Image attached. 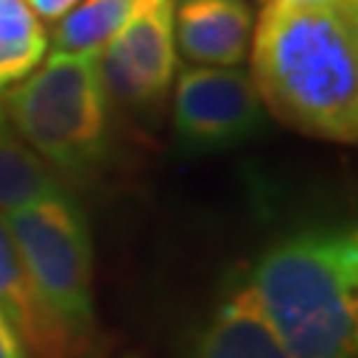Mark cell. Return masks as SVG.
Returning a JSON list of instances; mask_svg holds the SVG:
<instances>
[{
  "instance_id": "1",
  "label": "cell",
  "mask_w": 358,
  "mask_h": 358,
  "mask_svg": "<svg viewBox=\"0 0 358 358\" xmlns=\"http://www.w3.org/2000/svg\"><path fill=\"white\" fill-rule=\"evenodd\" d=\"M263 106L313 138H358V0H266L252 32Z\"/></svg>"
},
{
  "instance_id": "2",
  "label": "cell",
  "mask_w": 358,
  "mask_h": 358,
  "mask_svg": "<svg viewBox=\"0 0 358 358\" xmlns=\"http://www.w3.org/2000/svg\"><path fill=\"white\" fill-rule=\"evenodd\" d=\"M250 292L289 358H356L358 234L316 226L271 244Z\"/></svg>"
},
{
  "instance_id": "3",
  "label": "cell",
  "mask_w": 358,
  "mask_h": 358,
  "mask_svg": "<svg viewBox=\"0 0 358 358\" xmlns=\"http://www.w3.org/2000/svg\"><path fill=\"white\" fill-rule=\"evenodd\" d=\"M109 99L99 53L53 51L3 90V109L45 165L85 176L109 154Z\"/></svg>"
},
{
  "instance_id": "4",
  "label": "cell",
  "mask_w": 358,
  "mask_h": 358,
  "mask_svg": "<svg viewBox=\"0 0 358 358\" xmlns=\"http://www.w3.org/2000/svg\"><path fill=\"white\" fill-rule=\"evenodd\" d=\"M45 313L75 348L93 332V244L64 189L0 213Z\"/></svg>"
},
{
  "instance_id": "5",
  "label": "cell",
  "mask_w": 358,
  "mask_h": 358,
  "mask_svg": "<svg viewBox=\"0 0 358 358\" xmlns=\"http://www.w3.org/2000/svg\"><path fill=\"white\" fill-rule=\"evenodd\" d=\"M266 106L252 77L234 66H189L176 88V141L196 154L223 152L260 133Z\"/></svg>"
},
{
  "instance_id": "6",
  "label": "cell",
  "mask_w": 358,
  "mask_h": 358,
  "mask_svg": "<svg viewBox=\"0 0 358 358\" xmlns=\"http://www.w3.org/2000/svg\"><path fill=\"white\" fill-rule=\"evenodd\" d=\"M176 66L173 0H143L128 24L99 51V72L106 93L133 109L162 103Z\"/></svg>"
},
{
  "instance_id": "7",
  "label": "cell",
  "mask_w": 358,
  "mask_h": 358,
  "mask_svg": "<svg viewBox=\"0 0 358 358\" xmlns=\"http://www.w3.org/2000/svg\"><path fill=\"white\" fill-rule=\"evenodd\" d=\"M252 40L247 0H183L176 13V51L196 66H236Z\"/></svg>"
},
{
  "instance_id": "8",
  "label": "cell",
  "mask_w": 358,
  "mask_h": 358,
  "mask_svg": "<svg viewBox=\"0 0 358 358\" xmlns=\"http://www.w3.org/2000/svg\"><path fill=\"white\" fill-rule=\"evenodd\" d=\"M0 310L38 358H69L72 345L45 313L6 226L0 223Z\"/></svg>"
},
{
  "instance_id": "9",
  "label": "cell",
  "mask_w": 358,
  "mask_h": 358,
  "mask_svg": "<svg viewBox=\"0 0 358 358\" xmlns=\"http://www.w3.org/2000/svg\"><path fill=\"white\" fill-rule=\"evenodd\" d=\"M194 358H289V353L263 319L250 287L242 284L213 313Z\"/></svg>"
},
{
  "instance_id": "10",
  "label": "cell",
  "mask_w": 358,
  "mask_h": 358,
  "mask_svg": "<svg viewBox=\"0 0 358 358\" xmlns=\"http://www.w3.org/2000/svg\"><path fill=\"white\" fill-rule=\"evenodd\" d=\"M62 189L45 162L19 136L0 103V213L24 207Z\"/></svg>"
},
{
  "instance_id": "11",
  "label": "cell",
  "mask_w": 358,
  "mask_h": 358,
  "mask_svg": "<svg viewBox=\"0 0 358 358\" xmlns=\"http://www.w3.org/2000/svg\"><path fill=\"white\" fill-rule=\"evenodd\" d=\"M141 3L143 0H80L53 27V51L99 53L133 19Z\"/></svg>"
},
{
  "instance_id": "12",
  "label": "cell",
  "mask_w": 358,
  "mask_h": 358,
  "mask_svg": "<svg viewBox=\"0 0 358 358\" xmlns=\"http://www.w3.org/2000/svg\"><path fill=\"white\" fill-rule=\"evenodd\" d=\"M48 35L24 0H0V93L45 59Z\"/></svg>"
},
{
  "instance_id": "13",
  "label": "cell",
  "mask_w": 358,
  "mask_h": 358,
  "mask_svg": "<svg viewBox=\"0 0 358 358\" xmlns=\"http://www.w3.org/2000/svg\"><path fill=\"white\" fill-rule=\"evenodd\" d=\"M0 358H29V350L3 310H0Z\"/></svg>"
},
{
  "instance_id": "14",
  "label": "cell",
  "mask_w": 358,
  "mask_h": 358,
  "mask_svg": "<svg viewBox=\"0 0 358 358\" xmlns=\"http://www.w3.org/2000/svg\"><path fill=\"white\" fill-rule=\"evenodd\" d=\"M29 11L35 16H43L48 22H59L64 13H69L80 0H24Z\"/></svg>"
},
{
  "instance_id": "15",
  "label": "cell",
  "mask_w": 358,
  "mask_h": 358,
  "mask_svg": "<svg viewBox=\"0 0 358 358\" xmlns=\"http://www.w3.org/2000/svg\"><path fill=\"white\" fill-rule=\"evenodd\" d=\"M128 358H138V356H128Z\"/></svg>"
}]
</instances>
